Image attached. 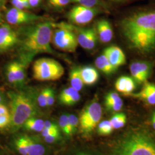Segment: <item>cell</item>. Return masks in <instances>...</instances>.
I'll list each match as a JSON object with an SVG mask.
<instances>
[{
	"instance_id": "1",
	"label": "cell",
	"mask_w": 155,
	"mask_h": 155,
	"mask_svg": "<svg viewBox=\"0 0 155 155\" xmlns=\"http://www.w3.org/2000/svg\"><path fill=\"white\" fill-rule=\"evenodd\" d=\"M119 25L129 50L141 55L155 54V8L132 12L124 17Z\"/></svg>"
},
{
	"instance_id": "2",
	"label": "cell",
	"mask_w": 155,
	"mask_h": 155,
	"mask_svg": "<svg viewBox=\"0 0 155 155\" xmlns=\"http://www.w3.org/2000/svg\"><path fill=\"white\" fill-rule=\"evenodd\" d=\"M53 26L50 22L31 24L18 32L20 61L28 64L38 54H54L51 47Z\"/></svg>"
},
{
	"instance_id": "3",
	"label": "cell",
	"mask_w": 155,
	"mask_h": 155,
	"mask_svg": "<svg viewBox=\"0 0 155 155\" xmlns=\"http://www.w3.org/2000/svg\"><path fill=\"white\" fill-rule=\"evenodd\" d=\"M11 107V121L9 125L12 133L16 132L29 118L39 113L37 97L32 90H18L8 93Z\"/></svg>"
},
{
	"instance_id": "4",
	"label": "cell",
	"mask_w": 155,
	"mask_h": 155,
	"mask_svg": "<svg viewBox=\"0 0 155 155\" xmlns=\"http://www.w3.org/2000/svg\"><path fill=\"white\" fill-rule=\"evenodd\" d=\"M111 155H155V137L144 129H133L117 141Z\"/></svg>"
},
{
	"instance_id": "5",
	"label": "cell",
	"mask_w": 155,
	"mask_h": 155,
	"mask_svg": "<svg viewBox=\"0 0 155 155\" xmlns=\"http://www.w3.org/2000/svg\"><path fill=\"white\" fill-rule=\"evenodd\" d=\"M52 26L54 30L52 31L51 43L58 50L75 52L78 45L75 26L66 22L52 23Z\"/></svg>"
},
{
	"instance_id": "6",
	"label": "cell",
	"mask_w": 155,
	"mask_h": 155,
	"mask_svg": "<svg viewBox=\"0 0 155 155\" xmlns=\"http://www.w3.org/2000/svg\"><path fill=\"white\" fill-rule=\"evenodd\" d=\"M33 77L39 81H54L61 78L64 69L61 64L55 59L41 58L34 62Z\"/></svg>"
},
{
	"instance_id": "7",
	"label": "cell",
	"mask_w": 155,
	"mask_h": 155,
	"mask_svg": "<svg viewBox=\"0 0 155 155\" xmlns=\"http://www.w3.org/2000/svg\"><path fill=\"white\" fill-rule=\"evenodd\" d=\"M102 115V109L97 100H93L83 109L79 118V129L84 135H90L98 125Z\"/></svg>"
},
{
	"instance_id": "8",
	"label": "cell",
	"mask_w": 155,
	"mask_h": 155,
	"mask_svg": "<svg viewBox=\"0 0 155 155\" xmlns=\"http://www.w3.org/2000/svg\"><path fill=\"white\" fill-rule=\"evenodd\" d=\"M101 11V8H89L77 4L70 9L67 17L71 23L82 26L89 24Z\"/></svg>"
},
{
	"instance_id": "9",
	"label": "cell",
	"mask_w": 155,
	"mask_h": 155,
	"mask_svg": "<svg viewBox=\"0 0 155 155\" xmlns=\"http://www.w3.org/2000/svg\"><path fill=\"white\" fill-rule=\"evenodd\" d=\"M27 66L26 63L20 60L8 63L5 70L7 81L12 86L22 89L26 81Z\"/></svg>"
},
{
	"instance_id": "10",
	"label": "cell",
	"mask_w": 155,
	"mask_h": 155,
	"mask_svg": "<svg viewBox=\"0 0 155 155\" xmlns=\"http://www.w3.org/2000/svg\"><path fill=\"white\" fill-rule=\"evenodd\" d=\"M5 18L8 24L13 25H20L41 20L42 17L24 10L12 8L6 12Z\"/></svg>"
},
{
	"instance_id": "11",
	"label": "cell",
	"mask_w": 155,
	"mask_h": 155,
	"mask_svg": "<svg viewBox=\"0 0 155 155\" xmlns=\"http://www.w3.org/2000/svg\"><path fill=\"white\" fill-rule=\"evenodd\" d=\"M129 69L134 81L141 84L147 82L150 77L152 72L153 64L150 61H136L131 63Z\"/></svg>"
},
{
	"instance_id": "12",
	"label": "cell",
	"mask_w": 155,
	"mask_h": 155,
	"mask_svg": "<svg viewBox=\"0 0 155 155\" xmlns=\"http://www.w3.org/2000/svg\"><path fill=\"white\" fill-rule=\"evenodd\" d=\"M18 43L17 32L7 24H0V53L11 50Z\"/></svg>"
},
{
	"instance_id": "13",
	"label": "cell",
	"mask_w": 155,
	"mask_h": 155,
	"mask_svg": "<svg viewBox=\"0 0 155 155\" xmlns=\"http://www.w3.org/2000/svg\"><path fill=\"white\" fill-rule=\"evenodd\" d=\"M75 31L78 45L84 50L94 49L98 40L95 27L82 28L75 27Z\"/></svg>"
},
{
	"instance_id": "14",
	"label": "cell",
	"mask_w": 155,
	"mask_h": 155,
	"mask_svg": "<svg viewBox=\"0 0 155 155\" xmlns=\"http://www.w3.org/2000/svg\"><path fill=\"white\" fill-rule=\"evenodd\" d=\"M103 53L116 69L126 63V56L124 51L117 46L111 45L108 47L104 50Z\"/></svg>"
},
{
	"instance_id": "15",
	"label": "cell",
	"mask_w": 155,
	"mask_h": 155,
	"mask_svg": "<svg viewBox=\"0 0 155 155\" xmlns=\"http://www.w3.org/2000/svg\"><path fill=\"white\" fill-rule=\"evenodd\" d=\"M98 40L102 43L110 42L113 38V31L110 22L105 18L98 20L95 25Z\"/></svg>"
},
{
	"instance_id": "16",
	"label": "cell",
	"mask_w": 155,
	"mask_h": 155,
	"mask_svg": "<svg viewBox=\"0 0 155 155\" xmlns=\"http://www.w3.org/2000/svg\"><path fill=\"white\" fill-rule=\"evenodd\" d=\"M129 95L142 100L147 104L155 105V84L145 82L140 92Z\"/></svg>"
},
{
	"instance_id": "17",
	"label": "cell",
	"mask_w": 155,
	"mask_h": 155,
	"mask_svg": "<svg viewBox=\"0 0 155 155\" xmlns=\"http://www.w3.org/2000/svg\"><path fill=\"white\" fill-rule=\"evenodd\" d=\"M81 100V95L77 90L71 86L63 90L59 96V100L61 105L73 106Z\"/></svg>"
},
{
	"instance_id": "18",
	"label": "cell",
	"mask_w": 155,
	"mask_h": 155,
	"mask_svg": "<svg viewBox=\"0 0 155 155\" xmlns=\"http://www.w3.org/2000/svg\"><path fill=\"white\" fill-rule=\"evenodd\" d=\"M115 87L118 91L129 95L136 89V82L132 77L122 75L117 79Z\"/></svg>"
},
{
	"instance_id": "19",
	"label": "cell",
	"mask_w": 155,
	"mask_h": 155,
	"mask_svg": "<svg viewBox=\"0 0 155 155\" xmlns=\"http://www.w3.org/2000/svg\"><path fill=\"white\" fill-rule=\"evenodd\" d=\"M105 105L107 110L117 112L121 110L123 101L117 93L109 92L105 97Z\"/></svg>"
},
{
	"instance_id": "20",
	"label": "cell",
	"mask_w": 155,
	"mask_h": 155,
	"mask_svg": "<svg viewBox=\"0 0 155 155\" xmlns=\"http://www.w3.org/2000/svg\"><path fill=\"white\" fill-rule=\"evenodd\" d=\"M28 141V155H45L47 148L38 137L27 135Z\"/></svg>"
},
{
	"instance_id": "21",
	"label": "cell",
	"mask_w": 155,
	"mask_h": 155,
	"mask_svg": "<svg viewBox=\"0 0 155 155\" xmlns=\"http://www.w3.org/2000/svg\"><path fill=\"white\" fill-rule=\"evenodd\" d=\"M81 75L84 84L93 85L96 83L99 79V74L97 70L92 66L80 67Z\"/></svg>"
},
{
	"instance_id": "22",
	"label": "cell",
	"mask_w": 155,
	"mask_h": 155,
	"mask_svg": "<svg viewBox=\"0 0 155 155\" xmlns=\"http://www.w3.org/2000/svg\"><path fill=\"white\" fill-rule=\"evenodd\" d=\"M95 64L98 70L106 75H111L116 71L117 69L111 64L104 53L97 58Z\"/></svg>"
},
{
	"instance_id": "23",
	"label": "cell",
	"mask_w": 155,
	"mask_h": 155,
	"mask_svg": "<svg viewBox=\"0 0 155 155\" xmlns=\"http://www.w3.org/2000/svg\"><path fill=\"white\" fill-rule=\"evenodd\" d=\"M69 81L71 87L78 91L83 89L84 83L81 75L80 67H74L71 70L69 74Z\"/></svg>"
},
{
	"instance_id": "24",
	"label": "cell",
	"mask_w": 155,
	"mask_h": 155,
	"mask_svg": "<svg viewBox=\"0 0 155 155\" xmlns=\"http://www.w3.org/2000/svg\"><path fill=\"white\" fill-rule=\"evenodd\" d=\"M44 127L45 121L36 117H33L27 120L24 124L22 127L28 131L41 132Z\"/></svg>"
},
{
	"instance_id": "25",
	"label": "cell",
	"mask_w": 155,
	"mask_h": 155,
	"mask_svg": "<svg viewBox=\"0 0 155 155\" xmlns=\"http://www.w3.org/2000/svg\"><path fill=\"white\" fill-rule=\"evenodd\" d=\"M17 151L21 155H28V141L27 134H20L13 141Z\"/></svg>"
},
{
	"instance_id": "26",
	"label": "cell",
	"mask_w": 155,
	"mask_h": 155,
	"mask_svg": "<svg viewBox=\"0 0 155 155\" xmlns=\"http://www.w3.org/2000/svg\"><path fill=\"white\" fill-rule=\"evenodd\" d=\"M110 121L113 129H120L125 125L127 122V116L123 113H116L111 118Z\"/></svg>"
},
{
	"instance_id": "27",
	"label": "cell",
	"mask_w": 155,
	"mask_h": 155,
	"mask_svg": "<svg viewBox=\"0 0 155 155\" xmlns=\"http://www.w3.org/2000/svg\"><path fill=\"white\" fill-rule=\"evenodd\" d=\"M71 2L89 8H105L104 2L101 0H71Z\"/></svg>"
},
{
	"instance_id": "28",
	"label": "cell",
	"mask_w": 155,
	"mask_h": 155,
	"mask_svg": "<svg viewBox=\"0 0 155 155\" xmlns=\"http://www.w3.org/2000/svg\"><path fill=\"white\" fill-rule=\"evenodd\" d=\"M59 127L61 129L62 132L66 136L71 137L68 124V114H63L59 117Z\"/></svg>"
},
{
	"instance_id": "29",
	"label": "cell",
	"mask_w": 155,
	"mask_h": 155,
	"mask_svg": "<svg viewBox=\"0 0 155 155\" xmlns=\"http://www.w3.org/2000/svg\"><path fill=\"white\" fill-rule=\"evenodd\" d=\"M113 130V127H112L110 121H103L99 123L98 125L97 132L101 136L109 135L112 133Z\"/></svg>"
},
{
	"instance_id": "30",
	"label": "cell",
	"mask_w": 155,
	"mask_h": 155,
	"mask_svg": "<svg viewBox=\"0 0 155 155\" xmlns=\"http://www.w3.org/2000/svg\"><path fill=\"white\" fill-rule=\"evenodd\" d=\"M69 127L71 136L77 132L79 126V118L73 114H68Z\"/></svg>"
},
{
	"instance_id": "31",
	"label": "cell",
	"mask_w": 155,
	"mask_h": 155,
	"mask_svg": "<svg viewBox=\"0 0 155 155\" xmlns=\"http://www.w3.org/2000/svg\"><path fill=\"white\" fill-rule=\"evenodd\" d=\"M48 92V87L43 89L37 97V102L38 106L41 107H47V95Z\"/></svg>"
},
{
	"instance_id": "32",
	"label": "cell",
	"mask_w": 155,
	"mask_h": 155,
	"mask_svg": "<svg viewBox=\"0 0 155 155\" xmlns=\"http://www.w3.org/2000/svg\"><path fill=\"white\" fill-rule=\"evenodd\" d=\"M48 4L55 9H61L68 5L71 0H47Z\"/></svg>"
},
{
	"instance_id": "33",
	"label": "cell",
	"mask_w": 155,
	"mask_h": 155,
	"mask_svg": "<svg viewBox=\"0 0 155 155\" xmlns=\"http://www.w3.org/2000/svg\"><path fill=\"white\" fill-rule=\"evenodd\" d=\"M11 2L14 8L18 9L24 10L31 8L28 0H11Z\"/></svg>"
},
{
	"instance_id": "34",
	"label": "cell",
	"mask_w": 155,
	"mask_h": 155,
	"mask_svg": "<svg viewBox=\"0 0 155 155\" xmlns=\"http://www.w3.org/2000/svg\"><path fill=\"white\" fill-rule=\"evenodd\" d=\"M43 140L45 143L48 144H54L60 141L61 139V133H56V134H53L49 136H47L43 137Z\"/></svg>"
},
{
	"instance_id": "35",
	"label": "cell",
	"mask_w": 155,
	"mask_h": 155,
	"mask_svg": "<svg viewBox=\"0 0 155 155\" xmlns=\"http://www.w3.org/2000/svg\"><path fill=\"white\" fill-rule=\"evenodd\" d=\"M11 121V114L0 116V129L9 127Z\"/></svg>"
},
{
	"instance_id": "36",
	"label": "cell",
	"mask_w": 155,
	"mask_h": 155,
	"mask_svg": "<svg viewBox=\"0 0 155 155\" xmlns=\"http://www.w3.org/2000/svg\"><path fill=\"white\" fill-rule=\"evenodd\" d=\"M55 101V94L54 89L48 87V92L47 95V107H51L53 105Z\"/></svg>"
},
{
	"instance_id": "37",
	"label": "cell",
	"mask_w": 155,
	"mask_h": 155,
	"mask_svg": "<svg viewBox=\"0 0 155 155\" xmlns=\"http://www.w3.org/2000/svg\"><path fill=\"white\" fill-rule=\"evenodd\" d=\"M44 128H47L52 130H60V128L59 126H58L55 123L50 121H45V127Z\"/></svg>"
},
{
	"instance_id": "38",
	"label": "cell",
	"mask_w": 155,
	"mask_h": 155,
	"mask_svg": "<svg viewBox=\"0 0 155 155\" xmlns=\"http://www.w3.org/2000/svg\"><path fill=\"white\" fill-rule=\"evenodd\" d=\"M60 130H52L47 128H44L43 130L41 132V134L42 137H45L47 136L51 135L53 134H56V133H60Z\"/></svg>"
},
{
	"instance_id": "39",
	"label": "cell",
	"mask_w": 155,
	"mask_h": 155,
	"mask_svg": "<svg viewBox=\"0 0 155 155\" xmlns=\"http://www.w3.org/2000/svg\"><path fill=\"white\" fill-rule=\"evenodd\" d=\"M9 114H10V112L7 106L4 105L3 104H0V116Z\"/></svg>"
},
{
	"instance_id": "40",
	"label": "cell",
	"mask_w": 155,
	"mask_h": 155,
	"mask_svg": "<svg viewBox=\"0 0 155 155\" xmlns=\"http://www.w3.org/2000/svg\"><path fill=\"white\" fill-rule=\"evenodd\" d=\"M42 0H28L31 8H36L41 4Z\"/></svg>"
},
{
	"instance_id": "41",
	"label": "cell",
	"mask_w": 155,
	"mask_h": 155,
	"mask_svg": "<svg viewBox=\"0 0 155 155\" xmlns=\"http://www.w3.org/2000/svg\"><path fill=\"white\" fill-rule=\"evenodd\" d=\"M4 100H5V95L4 94V92L2 89H0V104H3V102H4Z\"/></svg>"
},
{
	"instance_id": "42",
	"label": "cell",
	"mask_w": 155,
	"mask_h": 155,
	"mask_svg": "<svg viewBox=\"0 0 155 155\" xmlns=\"http://www.w3.org/2000/svg\"><path fill=\"white\" fill-rule=\"evenodd\" d=\"M152 125L153 127L155 130V112L153 113V116H152Z\"/></svg>"
},
{
	"instance_id": "43",
	"label": "cell",
	"mask_w": 155,
	"mask_h": 155,
	"mask_svg": "<svg viewBox=\"0 0 155 155\" xmlns=\"http://www.w3.org/2000/svg\"><path fill=\"white\" fill-rule=\"evenodd\" d=\"M111 1H113L114 2H117V3H120V2H124L127 1L129 0H111Z\"/></svg>"
},
{
	"instance_id": "44",
	"label": "cell",
	"mask_w": 155,
	"mask_h": 155,
	"mask_svg": "<svg viewBox=\"0 0 155 155\" xmlns=\"http://www.w3.org/2000/svg\"><path fill=\"white\" fill-rule=\"evenodd\" d=\"M4 6V0H0V11L3 8Z\"/></svg>"
},
{
	"instance_id": "45",
	"label": "cell",
	"mask_w": 155,
	"mask_h": 155,
	"mask_svg": "<svg viewBox=\"0 0 155 155\" xmlns=\"http://www.w3.org/2000/svg\"><path fill=\"white\" fill-rule=\"evenodd\" d=\"M90 155V154H88V153H84V152H79V153H76V154H75V155Z\"/></svg>"
},
{
	"instance_id": "46",
	"label": "cell",
	"mask_w": 155,
	"mask_h": 155,
	"mask_svg": "<svg viewBox=\"0 0 155 155\" xmlns=\"http://www.w3.org/2000/svg\"><path fill=\"white\" fill-rule=\"evenodd\" d=\"M2 16H1V14L0 13V24H2Z\"/></svg>"
}]
</instances>
